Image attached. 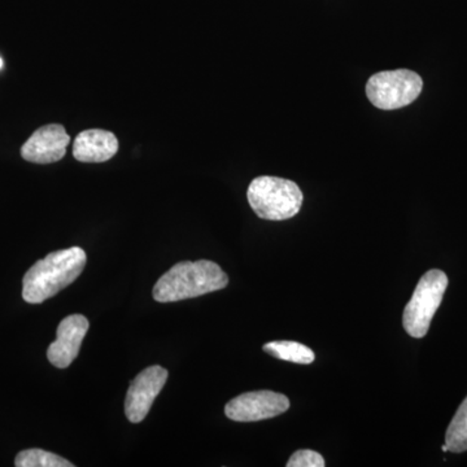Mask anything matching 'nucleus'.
<instances>
[{
  "label": "nucleus",
  "mask_w": 467,
  "mask_h": 467,
  "mask_svg": "<svg viewBox=\"0 0 467 467\" xmlns=\"http://www.w3.org/2000/svg\"><path fill=\"white\" fill-rule=\"evenodd\" d=\"M447 287L448 276L439 269L430 270L420 279L402 316V325L411 337L420 339L429 333Z\"/></svg>",
  "instance_id": "4"
},
{
  "label": "nucleus",
  "mask_w": 467,
  "mask_h": 467,
  "mask_svg": "<svg viewBox=\"0 0 467 467\" xmlns=\"http://www.w3.org/2000/svg\"><path fill=\"white\" fill-rule=\"evenodd\" d=\"M119 150L116 135L101 129H90L77 135L73 156L81 162L109 161Z\"/></svg>",
  "instance_id": "10"
},
{
  "label": "nucleus",
  "mask_w": 467,
  "mask_h": 467,
  "mask_svg": "<svg viewBox=\"0 0 467 467\" xmlns=\"http://www.w3.org/2000/svg\"><path fill=\"white\" fill-rule=\"evenodd\" d=\"M441 450H442V451H448L447 444L442 445Z\"/></svg>",
  "instance_id": "15"
},
{
  "label": "nucleus",
  "mask_w": 467,
  "mask_h": 467,
  "mask_svg": "<svg viewBox=\"0 0 467 467\" xmlns=\"http://www.w3.org/2000/svg\"><path fill=\"white\" fill-rule=\"evenodd\" d=\"M227 285L229 276L213 261H183L160 276L152 294L159 303H174L223 290Z\"/></svg>",
  "instance_id": "2"
},
{
  "label": "nucleus",
  "mask_w": 467,
  "mask_h": 467,
  "mask_svg": "<svg viewBox=\"0 0 467 467\" xmlns=\"http://www.w3.org/2000/svg\"><path fill=\"white\" fill-rule=\"evenodd\" d=\"M264 350L273 358L295 364L309 365L315 362L316 355L309 347L291 340H278V342L266 343Z\"/></svg>",
  "instance_id": "11"
},
{
  "label": "nucleus",
  "mask_w": 467,
  "mask_h": 467,
  "mask_svg": "<svg viewBox=\"0 0 467 467\" xmlns=\"http://www.w3.org/2000/svg\"><path fill=\"white\" fill-rule=\"evenodd\" d=\"M290 408L287 396L273 391L243 393L227 402L225 414L235 422H257L281 416Z\"/></svg>",
  "instance_id": "6"
},
{
  "label": "nucleus",
  "mask_w": 467,
  "mask_h": 467,
  "mask_svg": "<svg viewBox=\"0 0 467 467\" xmlns=\"http://www.w3.org/2000/svg\"><path fill=\"white\" fill-rule=\"evenodd\" d=\"M3 67V60H2V58H0V67Z\"/></svg>",
  "instance_id": "16"
},
{
  "label": "nucleus",
  "mask_w": 467,
  "mask_h": 467,
  "mask_svg": "<svg viewBox=\"0 0 467 467\" xmlns=\"http://www.w3.org/2000/svg\"><path fill=\"white\" fill-rule=\"evenodd\" d=\"M70 137L63 125L42 126L34 131L21 149V156L34 164H52L66 156Z\"/></svg>",
  "instance_id": "8"
},
{
  "label": "nucleus",
  "mask_w": 467,
  "mask_h": 467,
  "mask_svg": "<svg viewBox=\"0 0 467 467\" xmlns=\"http://www.w3.org/2000/svg\"><path fill=\"white\" fill-rule=\"evenodd\" d=\"M423 88V79L409 69L384 70L368 78L367 97L377 109H400L413 103Z\"/></svg>",
  "instance_id": "5"
},
{
  "label": "nucleus",
  "mask_w": 467,
  "mask_h": 467,
  "mask_svg": "<svg viewBox=\"0 0 467 467\" xmlns=\"http://www.w3.org/2000/svg\"><path fill=\"white\" fill-rule=\"evenodd\" d=\"M247 199L254 213L263 220L285 221L299 213L304 195L290 180L263 175L252 181Z\"/></svg>",
  "instance_id": "3"
},
{
  "label": "nucleus",
  "mask_w": 467,
  "mask_h": 467,
  "mask_svg": "<svg viewBox=\"0 0 467 467\" xmlns=\"http://www.w3.org/2000/svg\"><path fill=\"white\" fill-rule=\"evenodd\" d=\"M86 252L81 247L52 252L36 261L23 279V297L26 303L41 304L64 290L84 272Z\"/></svg>",
  "instance_id": "1"
},
{
  "label": "nucleus",
  "mask_w": 467,
  "mask_h": 467,
  "mask_svg": "<svg viewBox=\"0 0 467 467\" xmlns=\"http://www.w3.org/2000/svg\"><path fill=\"white\" fill-rule=\"evenodd\" d=\"M448 451L462 453L467 451V398L460 405L445 434Z\"/></svg>",
  "instance_id": "12"
},
{
  "label": "nucleus",
  "mask_w": 467,
  "mask_h": 467,
  "mask_svg": "<svg viewBox=\"0 0 467 467\" xmlns=\"http://www.w3.org/2000/svg\"><path fill=\"white\" fill-rule=\"evenodd\" d=\"M17 467H73L72 462L43 450H26L20 451L15 460Z\"/></svg>",
  "instance_id": "13"
},
{
  "label": "nucleus",
  "mask_w": 467,
  "mask_h": 467,
  "mask_svg": "<svg viewBox=\"0 0 467 467\" xmlns=\"http://www.w3.org/2000/svg\"><path fill=\"white\" fill-rule=\"evenodd\" d=\"M325 460L318 451L301 450L295 451L288 460L287 467H325Z\"/></svg>",
  "instance_id": "14"
},
{
  "label": "nucleus",
  "mask_w": 467,
  "mask_h": 467,
  "mask_svg": "<svg viewBox=\"0 0 467 467\" xmlns=\"http://www.w3.org/2000/svg\"><path fill=\"white\" fill-rule=\"evenodd\" d=\"M88 319L82 315L67 316L57 327V340L47 349V358L54 367L66 368L78 356L88 334Z\"/></svg>",
  "instance_id": "9"
},
{
  "label": "nucleus",
  "mask_w": 467,
  "mask_h": 467,
  "mask_svg": "<svg viewBox=\"0 0 467 467\" xmlns=\"http://www.w3.org/2000/svg\"><path fill=\"white\" fill-rule=\"evenodd\" d=\"M167 379L168 371L155 365L144 368L131 380L125 400V414L131 423L142 422L147 417Z\"/></svg>",
  "instance_id": "7"
}]
</instances>
